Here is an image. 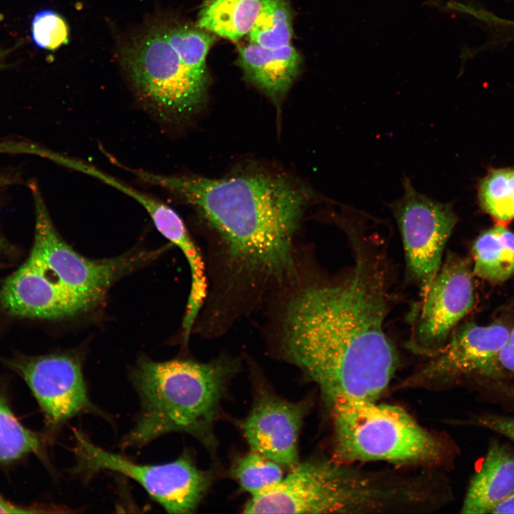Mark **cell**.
I'll return each instance as SVG.
<instances>
[{"label":"cell","mask_w":514,"mask_h":514,"mask_svg":"<svg viewBox=\"0 0 514 514\" xmlns=\"http://www.w3.org/2000/svg\"><path fill=\"white\" fill-rule=\"evenodd\" d=\"M353 263L333 276L297 278L283 289L275 335L282 358L316 383L330 408L376 401L398 366L383 324L388 311L386 246L348 221Z\"/></svg>","instance_id":"1"},{"label":"cell","mask_w":514,"mask_h":514,"mask_svg":"<svg viewBox=\"0 0 514 514\" xmlns=\"http://www.w3.org/2000/svg\"><path fill=\"white\" fill-rule=\"evenodd\" d=\"M131 171L193 206L215 233L223 297L258 301L298 275L294 243L308 194L290 179L264 172L209 178Z\"/></svg>","instance_id":"2"},{"label":"cell","mask_w":514,"mask_h":514,"mask_svg":"<svg viewBox=\"0 0 514 514\" xmlns=\"http://www.w3.org/2000/svg\"><path fill=\"white\" fill-rule=\"evenodd\" d=\"M237 366L233 360L223 357L208 363L140 360L131 378L141 409L122 446L138 448L163 435L180 432L215 451L214 425Z\"/></svg>","instance_id":"3"},{"label":"cell","mask_w":514,"mask_h":514,"mask_svg":"<svg viewBox=\"0 0 514 514\" xmlns=\"http://www.w3.org/2000/svg\"><path fill=\"white\" fill-rule=\"evenodd\" d=\"M419 498L413 480L386 478L336 460L298 463L272 488L251 496L246 513H378L410 508Z\"/></svg>","instance_id":"4"},{"label":"cell","mask_w":514,"mask_h":514,"mask_svg":"<svg viewBox=\"0 0 514 514\" xmlns=\"http://www.w3.org/2000/svg\"><path fill=\"white\" fill-rule=\"evenodd\" d=\"M331 410L338 462L434 463L443 455L442 443L399 406L363 400Z\"/></svg>","instance_id":"5"},{"label":"cell","mask_w":514,"mask_h":514,"mask_svg":"<svg viewBox=\"0 0 514 514\" xmlns=\"http://www.w3.org/2000/svg\"><path fill=\"white\" fill-rule=\"evenodd\" d=\"M124 57L138 96L161 121H182L203 101L207 83L186 66L169 42L165 27L140 38Z\"/></svg>","instance_id":"6"},{"label":"cell","mask_w":514,"mask_h":514,"mask_svg":"<svg viewBox=\"0 0 514 514\" xmlns=\"http://www.w3.org/2000/svg\"><path fill=\"white\" fill-rule=\"evenodd\" d=\"M75 473L86 480L103 470L122 474L141 485L168 513L194 512L211 485L212 473L199 469L187 453L167 463L144 465L107 451L80 433H75Z\"/></svg>","instance_id":"7"},{"label":"cell","mask_w":514,"mask_h":514,"mask_svg":"<svg viewBox=\"0 0 514 514\" xmlns=\"http://www.w3.org/2000/svg\"><path fill=\"white\" fill-rule=\"evenodd\" d=\"M30 188L35 226L28 258L68 291L96 303L115 280L148 257L143 253L104 260L81 256L57 232L38 186L31 183Z\"/></svg>","instance_id":"8"},{"label":"cell","mask_w":514,"mask_h":514,"mask_svg":"<svg viewBox=\"0 0 514 514\" xmlns=\"http://www.w3.org/2000/svg\"><path fill=\"white\" fill-rule=\"evenodd\" d=\"M403 186V196L390 208L400 231L408 273L422 298L441 266L443 251L458 217L450 203H441L416 191L406 176Z\"/></svg>","instance_id":"9"},{"label":"cell","mask_w":514,"mask_h":514,"mask_svg":"<svg viewBox=\"0 0 514 514\" xmlns=\"http://www.w3.org/2000/svg\"><path fill=\"white\" fill-rule=\"evenodd\" d=\"M473 286L470 260L448 253L425 296L410 315L408 348L430 357L438 353L473 308Z\"/></svg>","instance_id":"10"},{"label":"cell","mask_w":514,"mask_h":514,"mask_svg":"<svg viewBox=\"0 0 514 514\" xmlns=\"http://www.w3.org/2000/svg\"><path fill=\"white\" fill-rule=\"evenodd\" d=\"M14 366L51 425L56 427L80 414L98 411L89 397L79 357L51 354L21 360Z\"/></svg>","instance_id":"11"},{"label":"cell","mask_w":514,"mask_h":514,"mask_svg":"<svg viewBox=\"0 0 514 514\" xmlns=\"http://www.w3.org/2000/svg\"><path fill=\"white\" fill-rule=\"evenodd\" d=\"M510 328L503 322H467L453 331L441 350L413 378V383L453 378L465 374L505 377L498 356Z\"/></svg>","instance_id":"12"},{"label":"cell","mask_w":514,"mask_h":514,"mask_svg":"<svg viewBox=\"0 0 514 514\" xmlns=\"http://www.w3.org/2000/svg\"><path fill=\"white\" fill-rule=\"evenodd\" d=\"M308 400L291 402L266 386L258 388L251 410L242 423L251 450L292 468L298 461V440Z\"/></svg>","instance_id":"13"},{"label":"cell","mask_w":514,"mask_h":514,"mask_svg":"<svg viewBox=\"0 0 514 514\" xmlns=\"http://www.w3.org/2000/svg\"><path fill=\"white\" fill-rule=\"evenodd\" d=\"M0 303L12 315L37 319L72 316L96 304L62 287L29 258L3 283Z\"/></svg>","instance_id":"14"},{"label":"cell","mask_w":514,"mask_h":514,"mask_svg":"<svg viewBox=\"0 0 514 514\" xmlns=\"http://www.w3.org/2000/svg\"><path fill=\"white\" fill-rule=\"evenodd\" d=\"M238 64L246 78L278 106L301 71L302 59L291 44L268 49L251 43L239 49Z\"/></svg>","instance_id":"15"},{"label":"cell","mask_w":514,"mask_h":514,"mask_svg":"<svg viewBox=\"0 0 514 514\" xmlns=\"http://www.w3.org/2000/svg\"><path fill=\"white\" fill-rule=\"evenodd\" d=\"M514 492V453L493 440L480 468L472 478L461 513H490Z\"/></svg>","instance_id":"16"},{"label":"cell","mask_w":514,"mask_h":514,"mask_svg":"<svg viewBox=\"0 0 514 514\" xmlns=\"http://www.w3.org/2000/svg\"><path fill=\"white\" fill-rule=\"evenodd\" d=\"M473 275L493 283L514 275V233L500 224L483 231L473 244Z\"/></svg>","instance_id":"17"},{"label":"cell","mask_w":514,"mask_h":514,"mask_svg":"<svg viewBox=\"0 0 514 514\" xmlns=\"http://www.w3.org/2000/svg\"><path fill=\"white\" fill-rule=\"evenodd\" d=\"M261 0H206L197 26L236 41L248 34L256 19Z\"/></svg>","instance_id":"18"},{"label":"cell","mask_w":514,"mask_h":514,"mask_svg":"<svg viewBox=\"0 0 514 514\" xmlns=\"http://www.w3.org/2000/svg\"><path fill=\"white\" fill-rule=\"evenodd\" d=\"M251 43L268 49L290 44L293 36L291 7L286 0H261L248 32Z\"/></svg>","instance_id":"19"},{"label":"cell","mask_w":514,"mask_h":514,"mask_svg":"<svg viewBox=\"0 0 514 514\" xmlns=\"http://www.w3.org/2000/svg\"><path fill=\"white\" fill-rule=\"evenodd\" d=\"M481 209L498 223L514 219V168L492 169L479 182Z\"/></svg>","instance_id":"20"},{"label":"cell","mask_w":514,"mask_h":514,"mask_svg":"<svg viewBox=\"0 0 514 514\" xmlns=\"http://www.w3.org/2000/svg\"><path fill=\"white\" fill-rule=\"evenodd\" d=\"M166 36L186 66L201 81L207 83L206 59L216 35L199 27H165Z\"/></svg>","instance_id":"21"},{"label":"cell","mask_w":514,"mask_h":514,"mask_svg":"<svg viewBox=\"0 0 514 514\" xmlns=\"http://www.w3.org/2000/svg\"><path fill=\"white\" fill-rule=\"evenodd\" d=\"M231 471L241 488L251 496L272 488L283 478L280 464L253 450L238 458Z\"/></svg>","instance_id":"22"},{"label":"cell","mask_w":514,"mask_h":514,"mask_svg":"<svg viewBox=\"0 0 514 514\" xmlns=\"http://www.w3.org/2000/svg\"><path fill=\"white\" fill-rule=\"evenodd\" d=\"M41 448L39 437L24 427L0 396V462L17 459Z\"/></svg>","instance_id":"23"},{"label":"cell","mask_w":514,"mask_h":514,"mask_svg":"<svg viewBox=\"0 0 514 514\" xmlns=\"http://www.w3.org/2000/svg\"><path fill=\"white\" fill-rule=\"evenodd\" d=\"M31 36L43 49L55 50L69 41V27L64 19L52 10H42L31 20Z\"/></svg>","instance_id":"24"},{"label":"cell","mask_w":514,"mask_h":514,"mask_svg":"<svg viewBox=\"0 0 514 514\" xmlns=\"http://www.w3.org/2000/svg\"><path fill=\"white\" fill-rule=\"evenodd\" d=\"M473 423L499 433L514 443V417L488 414L475 418Z\"/></svg>","instance_id":"25"},{"label":"cell","mask_w":514,"mask_h":514,"mask_svg":"<svg viewBox=\"0 0 514 514\" xmlns=\"http://www.w3.org/2000/svg\"><path fill=\"white\" fill-rule=\"evenodd\" d=\"M498 363L504 376L508 373L514 377V326L498 356Z\"/></svg>","instance_id":"26"},{"label":"cell","mask_w":514,"mask_h":514,"mask_svg":"<svg viewBox=\"0 0 514 514\" xmlns=\"http://www.w3.org/2000/svg\"><path fill=\"white\" fill-rule=\"evenodd\" d=\"M40 512V510H36L35 508H27L14 505L5 500L0 495V513H33Z\"/></svg>","instance_id":"27"},{"label":"cell","mask_w":514,"mask_h":514,"mask_svg":"<svg viewBox=\"0 0 514 514\" xmlns=\"http://www.w3.org/2000/svg\"><path fill=\"white\" fill-rule=\"evenodd\" d=\"M490 513H514V492L495 506Z\"/></svg>","instance_id":"28"},{"label":"cell","mask_w":514,"mask_h":514,"mask_svg":"<svg viewBox=\"0 0 514 514\" xmlns=\"http://www.w3.org/2000/svg\"><path fill=\"white\" fill-rule=\"evenodd\" d=\"M17 47L16 45L14 48L9 49H0V69L5 67L6 59L7 56L11 54L14 48Z\"/></svg>","instance_id":"29"},{"label":"cell","mask_w":514,"mask_h":514,"mask_svg":"<svg viewBox=\"0 0 514 514\" xmlns=\"http://www.w3.org/2000/svg\"><path fill=\"white\" fill-rule=\"evenodd\" d=\"M1 238H0V246H1Z\"/></svg>","instance_id":"30"}]
</instances>
